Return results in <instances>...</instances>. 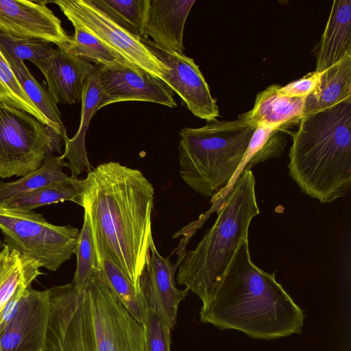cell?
<instances>
[{
  "mask_svg": "<svg viewBox=\"0 0 351 351\" xmlns=\"http://www.w3.org/2000/svg\"><path fill=\"white\" fill-rule=\"evenodd\" d=\"M154 199V187L143 173L117 162L99 165L83 179L79 205L88 217L93 238L139 293L153 238Z\"/></svg>",
  "mask_w": 351,
  "mask_h": 351,
  "instance_id": "cell-1",
  "label": "cell"
},
{
  "mask_svg": "<svg viewBox=\"0 0 351 351\" xmlns=\"http://www.w3.org/2000/svg\"><path fill=\"white\" fill-rule=\"evenodd\" d=\"M45 351H145V328L121 302L99 266L86 287L47 289Z\"/></svg>",
  "mask_w": 351,
  "mask_h": 351,
  "instance_id": "cell-2",
  "label": "cell"
},
{
  "mask_svg": "<svg viewBox=\"0 0 351 351\" xmlns=\"http://www.w3.org/2000/svg\"><path fill=\"white\" fill-rule=\"evenodd\" d=\"M252 261L248 239L241 243L200 320L258 339L301 333L303 311L276 280Z\"/></svg>",
  "mask_w": 351,
  "mask_h": 351,
  "instance_id": "cell-3",
  "label": "cell"
},
{
  "mask_svg": "<svg viewBox=\"0 0 351 351\" xmlns=\"http://www.w3.org/2000/svg\"><path fill=\"white\" fill-rule=\"evenodd\" d=\"M289 173L302 192L321 203L351 186V101L304 116L293 135Z\"/></svg>",
  "mask_w": 351,
  "mask_h": 351,
  "instance_id": "cell-4",
  "label": "cell"
},
{
  "mask_svg": "<svg viewBox=\"0 0 351 351\" xmlns=\"http://www.w3.org/2000/svg\"><path fill=\"white\" fill-rule=\"evenodd\" d=\"M251 170H243L226 189L217 219L196 247L185 253L178 265L176 281L209 302L242 242L248 239L252 219L260 213Z\"/></svg>",
  "mask_w": 351,
  "mask_h": 351,
  "instance_id": "cell-5",
  "label": "cell"
},
{
  "mask_svg": "<svg viewBox=\"0 0 351 351\" xmlns=\"http://www.w3.org/2000/svg\"><path fill=\"white\" fill-rule=\"evenodd\" d=\"M257 125L237 119L207 121L204 126L179 132L182 180L204 197L226 189L234 181Z\"/></svg>",
  "mask_w": 351,
  "mask_h": 351,
  "instance_id": "cell-6",
  "label": "cell"
},
{
  "mask_svg": "<svg viewBox=\"0 0 351 351\" xmlns=\"http://www.w3.org/2000/svg\"><path fill=\"white\" fill-rule=\"evenodd\" d=\"M0 230L4 245L51 271L75 254L80 237V230L71 226L53 225L33 210L1 205Z\"/></svg>",
  "mask_w": 351,
  "mask_h": 351,
  "instance_id": "cell-7",
  "label": "cell"
},
{
  "mask_svg": "<svg viewBox=\"0 0 351 351\" xmlns=\"http://www.w3.org/2000/svg\"><path fill=\"white\" fill-rule=\"evenodd\" d=\"M62 138L26 112L0 105V178L23 176L47 155L61 153Z\"/></svg>",
  "mask_w": 351,
  "mask_h": 351,
  "instance_id": "cell-8",
  "label": "cell"
},
{
  "mask_svg": "<svg viewBox=\"0 0 351 351\" xmlns=\"http://www.w3.org/2000/svg\"><path fill=\"white\" fill-rule=\"evenodd\" d=\"M56 3L71 23H76L132 66L161 81L169 68L141 40L114 22L92 0H57Z\"/></svg>",
  "mask_w": 351,
  "mask_h": 351,
  "instance_id": "cell-9",
  "label": "cell"
},
{
  "mask_svg": "<svg viewBox=\"0 0 351 351\" xmlns=\"http://www.w3.org/2000/svg\"><path fill=\"white\" fill-rule=\"evenodd\" d=\"M169 69L162 82L175 92L195 116L210 121L219 116V109L199 66L184 53L162 50L149 38H141Z\"/></svg>",
  "mask_w": 351,
  "mask_h": 351,
  "instance_id": "cell-10",
  "label": "cell"
},
{
  "mask_svg": "<svg viewBox=\"0 0 351 351\" xmlns=\"http://www.w3.org/2000/svg\"><path fill=\"white\" fill-rule=\"evenodd\" d=\"M49 1L0 0V32L47 41L67 48L71 41L61 21L47 6Z\"/></svg>",
  "mask_w": 351,
  "mask_h": 351,
  "instance_id": "cell-11",
  "label": "cell"
},
{
  "mask_svg": "<svg viewBox=\"0 0 351 351\" xmlns=\"http://www.w3.org/2000/svg\"><path fill=\"white\" fill-rule=\"evenodd\" d=\"M178 263H172L158 252L153 238L140 276V288L148 308L152 310L173 329L178 307L189 290L176 287L174 276Z\"/></svg>",
  "mask_w": 351,
  "mask_h": 351,
  "instance_id": "cell-12",
  "label": "cell"
},
{
  "mask_svg": "<svg viewBox=\"0 0 351 351\" xmlns=\"http://www.w3.org/2000/svg\"><path fill=\"white\" fill-rule=\"evenodd\" d=\"M101 100L97 110L127 101H148L169 108L177 106L171 91L158 78L131 66L99 68Z\"/></svg>",
  "mask_w": 351,
  "mask_h": 351,
  "instance_id": "cell-13",
  "label": "cell"
},
{
  "mask_svg": "<svg viewBox=\"0 0 351 351\" xmlns=\"http://www.w3.org/2000/svg\"><path fill=\"white\" fill-rule=\"evenodd\" d=\"M49 315L47 289L30 287L16 315L0 332L2 351H45Z\"/></svg>",
  "mask_w": 351,
  "mask_h": 351,
  "instance_id": "cell-14",
  "label": "cell"
},
{
  "mask_svg": "<svg viewBox=\"0 0 351 351\" xmlns=\"http://www.w3.org/2000/svg\"><path fill=\"white\" fill-rule=\"evenodd\" d=\"M34 65L44 75L57 104L69 105L81 100L85 83L97 67L62 47L53 49L47 58Z\"/></svg>",
  "mask_w": 351,
  "mask_h": 351,
  "instance_id": "cell-15",
  "label": "cell"
},
{
  "mask_svg": "<svg viewBox=\"0 0 351 351\" xmlns=\"http://www.w3.org/2000/svg\"><path fill=\"white\" fill-rule=\"evenodd\" d=\"M195 0H149L143 37L158 48L184 53L185 23Z\"/></svg>",
  "mask_w": 351,
  "mask_h": 351,
  "instance_id": "cell-16",
  "label": "cell"
},
{
  "mask_svg": "<svg viewBox=\"0 0 351 351\" xmlns=\"http://www.w3.org/2000/svg\"><path fill=\"white\" fill-rule=\"evenodd\" d=\"M280 86L272 84L257 94L253 108L238 116V119L282 130L300 122L303 117L304 97L280 94Z\"/></svg>",
  "mask_w": 351,
  "mask_h": 351,
  "instance_id": "cell-17",
  "label": "cell"
},
{
  "mask_svg": "<svg viewBox=\"0 0 351 351\" xmlns=\"http://www.w3.org/2000/svg\"><path fill=\"white\" fill-rule=\"evenodd\" d=\"M99 66L89 75L81 97L82 110L80 127L73 138L64 141V151L61 156L67 160L66 167L71 171V177L77 178L82 173L90 172L93 167L88 158L85 138L90 120L98 110L101 100V86L99 80Z\"/></svg>",
  "mask_w": 351,
  "mask_h": 351,
  "instance_id": "cell-18",
  "label": "cell"
},
{
  "mask_svg": "<svg viewBox=\"0 0 351 351\" xmlns=\"http://www.w3.org/2000/svg\"><path fill=\"white\" fill-rule=\"evenodd\" d=\"M351 56V1L336 0L317 49L315 71L322 73Z\"/></svg>",
  "mask_w": 351,
  "mask_h": 351,
  "instance_id": "cell-19",
  "label": "cell"
},
{
  "mask_svg": "<svg viewBox=\"0 0 351 351\" xmlns=\"http://www.w3.org/2000/svg\"><path fill=\"white\" fill-rule=\"evenodd\" d=\"M351 101V56L320 73L314 90L304 97L303 117Z\"/></svg>",
  "mask_w": 351,
  "mask_h": 351,
  "instance_id": "cell-20",
  "label": "cell"
},
{
  "mask_svg": "<svg viewBox=\"0 0 351 351\" xmlns=\"http://www.w3.org/2000/svg\"><path fill=\"white\" fill-rule=\"evenodd\" d=\"M94 242L99 268L110 288L130 313L143 324L148 308L143 294L136 291L106 247L97 240L94 239Z\"/></svg>",
  "mask_w": 351,
  "mask_h": 351,
  "instance_id": "cell-21",
  "label": "cell"
},
{
  "mask_svg": "<svg viewBox=\"0 0 351 351\" xmlns=\"http://www.w3.org/2000/svg\"><path fill=\"white\" fill-rule=\"evenodd\" d=\"M82 191L83 180L69 176L66 180L10 197L0 202V205L16 210H33L43 206L66 201L80 204Z\"/></svg>",
  "mask_w": 351,
  "mask_h": 351,
  "instance_id": "cell-22",
  "label": "cell"
},
{
  "mask_svg": "<svg viewBox=\"0 0 351 351\" xmlns=\"http://www.w3.org/2000/svg\"><path fill=\"white\" fill-rule=\"evenodd\" d=\"M23 90L49 120L52 129L64 141L68 137L66 128L61 119L57 103L48 90L32 75L23 61L5 58Z\"/></svg>",
  "mask_w": 351,
  "mask_h": 351,
  "instance_id": "cell-23",
  "label": "cell"
},
{
  "mask_svg": "<svg viewBox=\"0 0 351 351\" xmlns=\"http://www.w3.org/2000/svg\"><path fill=\"white\" fill-rule=\"evenodd\" d=\"M65 160L50 154L38 169L21 178L8 182H0V202L14 196L36 191L49 184L69 178L64 171Z\"/></svg>",
  "mask_w": 351,
  "mask_h": 351,
  "instance_id": "cell-24",
  "label": "cell"
},
{
  "mask_svg": "<svg viewBox=\"0 0 351 351\" xmlns=\"http://www.w3.org/2000/svg\"><path fill=\"white\" fill-rule=\"evenodd\" d=\"M71 24L75 32L73 36L71 37V43L66 48L71 53L91 63L94 62L100 67L108 69L134 67L88 30L76 23H71Z\"/></svg>",
  "mask_w": 351,
  "mask_h": 351,
  "instance_id": "cell-25",
  "label": "cell"
},
{
  "mask_svg": "<svg viewBox=\"0 0 351 351\" xmlns=\"http://www.w3.org/2000/svg\"><path fill=\"white\" fill-rule=\"evenodd\" d=\"M114 22L143 38L149 0H92Z\"/></svg>",
  "mask_w": 351,
  "mask_h": 351,
  "instance_id": "cell-26",
  "label": "cell"
},
{
  "mask_svg": "<svg viewBox=\"0 0 351 351\" xmlns=\"http://www.w3.org/2000/svg\"><path fill=\"white\" fill-rule=\"evenodd\" d=\"M0 105L25 111L52 129L49 120L40 112L23 90L1 49Z\"/></svg>",
  "mask_w": 351,
  "mask_h": 351,
  "instance_id": "cell-27",
  "label": "cell"
},
{
  "mask_svg": "<svg viewBox=\"0 0 351 351\" xmlns=\"http://www.w3.org/2000/svg\"><path fill=\"white\" fill-rule=\"evenodd\" d=\"M75 254L77 265L71 282L77 290H83L88 285L93 271L99 266L93 232L88 217L84 214V223Z\"/></svg>",
  "mask_w": 351,
  "mask_h": 351,
  "instance_id": "cell-28",
  "label": "cell"
},
{
  "mask_svg": "<svg viewBox=\"0 0 351 351\" xmlns=\"http://www.w3.org/2000/svg\"><path fill=\"white\" fill-rule=\"evenodd\" d=\"M0 49L5 58L35 64L53 50V44L37 38H19L0 32Z\"/></svg>",
  "mask_w": 351,
  "mask_h": 351,
  "instance_id": "cell-29",
  "label": "cell"
},
{
  "mask_svg": "<svg viewBox=\"0 0 351 351\" xmlns=\"http://www.w3.org/2000/svg\"><path fill=\"white\" fill-rule=\"evenodd\" d=\"M145 351H171V329L152 310L143 321Z\"/></svg>",
  "mask_w": 351,
  "mask_h": 351,
  "instance_id": "cell-30",
  "label": "cell"
},
{
  "mask_svg": "<svg viewBox=\"0 0 351 351\" xmlns=\"http://www.w3.org/2000/svg\"><path fill=\"white\" fill-rule=\"evenodd\" d=\"M286 145L287 140L282 130L276 128L259 149L241 168L239 173L243 170H251L258 163L268 159L280 157L284 154Z\"/></svg>",
  "mask_w": 351,
  "mask_h": 351,
  "instance_id": "cell-31",
  "label": "cell"
},
{
  "mask_svg": "<svg viewBox=\"0 0 351 351\" xmlns=\"http://www.w3.org/2000/svg\"><path fill=\"white\" fill-rule=\"evenodd\" d=\"M319 77L320 73L311 72L298 80L284 86H280L278 91L285 96L305 97L316 87Z\"/></svg>",
  "mask_w": 351,
  "mask_h": 351,
  "instance_id": "cell-32",
  "label": "cell"
},
{
  "mask_svg": "<svg viewBox=\"0 0 351 351\" xmlns=\"http://www.w3.org/2000/svg\"><path fill=\"white\" fill-rule=\"evenodd\" d=\"M30 287L31 284L29 283L20 285L4 305L0 311V332L14 317Z\"/></svg>",
  "mask_w": 351,
  "mask_h": 351,
  "instance_id": "cell-33",
  "label": "cell"
},
{
  "mask_svg": "<svg viewBox=\"0 0 351 351\" xmlns=\"http://www.w3.org/2000/svg\"><path fill=\"white\" fill-rule=\"evenodd\" d=\"M0 351H2L1 343H0Z\"/></svg>",
  "mask_w": 351,
  "mask_h": 351,
  "instance_id": "cell-34",
  "label": "cell"
}]
</instances>
